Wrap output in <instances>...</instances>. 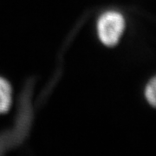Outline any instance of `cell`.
<instances>
[{
    "label": "cell",
    "instance_id": "obj_1",
    "mask_svg": "<svg viewBox=\"0 0 156 156\" xmlns=\"http://www.w3.org/2000/svg\"><path fill=\"white\" fill-rule=\"evenodd\" d=\"M96 27L101 42L106 46L113 47L119 43L122 36L125 19L118 11H106L98 18Z\"/></svg>",
    "mask_w": 156,
    "mask_h": 156
},
{
    "label": "cell",
    "instance_id": "obj_2",
    "mask_svg": "<svg viewBox=\"0 0 156 156\" xmlns=\"http://www.w3.org/2000/svg\"><path fill=\"white\" fill-rule=\"evenodd\" d=\"M12 102L11 84L5 78L0 77V115L9 111Z\"/></svg>",
    "mask_w": 156,
    "mask_h": 156
},
{
    "label": "cell",
    "instance_id": "obj_3",
    "mask_svg": "<svg viewBox=\"0 0 156 156\" xmlns=\"http://www.w3.org/2000/svg\"><path fill=\"white\" fill-rule=\"evenodd\" d=\"M155 78L153 77L145 88V97L152 106L155 105Z\"/></svg>",
    "mask_w": 156,
    "mask_h": 156
}]
</instances>
